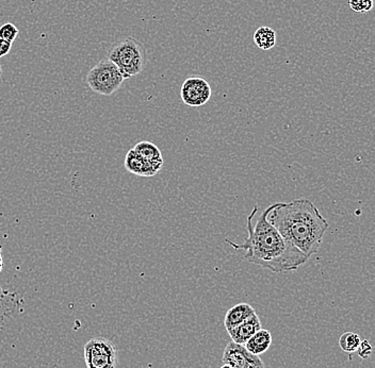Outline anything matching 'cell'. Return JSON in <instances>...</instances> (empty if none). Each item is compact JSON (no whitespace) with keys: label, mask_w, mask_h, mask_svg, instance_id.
<instances>
[{"label":"cell","mask_w":375,"mask_h":368,"mask_svg":"<svg viewBox=\"0 0 375 368\" xmlns=\"http://www.w3.org/2000/svg\"><path fill=\"white\" fill-rule=\"evenodd\" d=\"M222 361L233 368H264L259 356L247 352L243 345L229 342L224 349Z\"/></svg>","instance_id":"7"},{"label":"cell","mask_w":375,"mask_h":368,"mask_svg":"<svg viewBox=\"0 0 375 368\" xmlns=\"http://www.w3.org/2000/svg\"><path fill=\"white\" fill-rule=\"evenodd\" d=\"M258 210V205H255L247 216V236L245 242L236 244L226 239V243L236 251H243L247 262L277 274L293 272L304 265L310 257L280 235L266 218V209L260 214Z\"/></svg>","instance_id":"1"},{"label":"cell","mask_w":375,"mask_h":368,"mask_svg":"<svg viewBox=\"0 0 375 368\" xmlns=\"http://www.w3.org/2000/svg\"><path fill=\"white\" fill-rule=\"evenodd\" d=\"M11 48H12V43L0 38V58L5 57V55H8L10 50H11Z\"/></svg>","instance_id":"18"},{"label":"cell","mask_w":375,"mask_h":368,"mask_svg":"<svg viewBox=\"0 0 375 368\" xmlns=\"http://www.w3.org/2000/svg\"><path fill=\"white\" fill-rule=\"evenodd\" d=\"M351 9L357 13H367L373 9V0H349Z\"/></svg>","instance_id":"16"},{"label":"cell","mask_w":375,"mask_h":368,"mask_svg":"<svg viewBox=\"0 0 375 368\" xmlns=\"http://www.w3.org/2000/svg\"><path fill=\"white\" fill-rule=\"evenodd\" d=\"M1 73H3V71H1V67H0V77H1Z\"/></svg>","instance_id":"21"},{"label":"cell","mask_w":375,"mask_h":368,"mask_svg":"<svg viewBox=\"0 0 375 368\" xmlns=\"http://www.w3.org/2000/svg\"><path fill=\"white\" fill-rule=\"evenodd\" d=\"M220 368H233L231 366L227 365V364H224V365H222Z\"/></svg>","instance_id":"20"},{"label":"cell","mask_w":375,"mask_h":368,"mask_svg":"<svg viewBox=\"0 0 375 368\" xmlns=\"http://www.w3.org/2000/svg\"><path fill=\"white\" fill-rule=\"evenodd\" d=\"M266 218L286 241L309 257L318 253L330 227L312 201L304 198L270 205Z\"/></svg>","instance_id":"2"},{"label":"cell","mask_w":375,"mask_h":368,"mask_svg":"<svg viewBox=\"0 0 375 368\" xmlns=\"http://www.w3.org/2000/svg\"><path fill=\"white\" fill-rule=\"evenodd\" d=\"M124 165L129 172L140 177H154L157 174L148 161L144 160L133 148L127 152Z\"/></svg>","instance_id":"9"},{"label":"cell","mask_w":375,"mask_h":368,"mask_svg":"<svg viewBox=\"0 0 375 368\" xmlns=\"http://www.w3.org/2000/svg\"><path fill=\"white\" fill-rule=\"evenodd\" d=\"M87 368H115L119 352L115 345L105 338H91L83 347Z\"/></svg>","instance_id":"5"},{"label":"cell","mask_w":375,"mask_h":368,"mask_svg":"<svg viewBox=\"0 0 375 368\" xmlns=\"http://www.w3.org/2000/svg\"><path fill=\"white\" fill-rule=\"evenodd\" d=\"M212 87L206 79L191 77L183 81L181 89V98L185 106L200 108L212 98Z\"/></svg>","instance_id":"6"},{"label":"cell","mask_w":375,"mask_h":368,"mask_svg":"<svg viewBox=\"0 0 375 368\" xmlns=\"http://www.w3.org/2000/svg\"><path fill=\"white\" fill-rule=\"evenodd\" d=\"M137 152L142 157L144 160L148 161L155 172H159L163 166V158H162L161 151L156 145L152 144L148 141H142L133 147Z\"/></svg>","instance_id":"10"},{"label":"cell","mask_w":375,"mask_h":368,"mask_svg":"<svg viewBox=\"0 0 375 368\" xmlns=\"http://www.w3.org/2000/svg\"><path fill=\"white\" fill-rule=\"evenodd\" d=\"M108 59L119 67L124 79H128L143 71L146 61V52L139 41L127 38L117 43L111 48Z\"/></svg>","instance_id":"3"},{"label":"cell","mask_w":375,"mask_h":368,"mask_svg":"<svg viewBox=\"0 0 375 368\" xmlns=\"http://www.w3.org/2000/svg\"><path fill=\"white\" fill-rule=\"evenodd\" d=\"M254 314H256V311L252 306L245 303V302L238 303L235 307L228 310L226 313L225 319H224L225 328L237 326L239 323H243L249 317H253Z\"/></svg>","instance_id":"11"},{"label":"cell","mask_w":375,"mask_h":368,"mask_svg":"<svg viewBox=\"0 0 375 368\" xmlns=\"http://www.w3.org/2000/svg\"><path fill=\"white\" fill-rule=\"evenodd\" d=\"M356 352L361 359H368L369 356L372 354V345L368 340L361 341V344H359Z\"/></svg>","instance_id":"17"},{"label":"cell","mask_w":375,"mask_h":368,"mask_svg":"<svg viewBox=\"0 0 375 368\" xmlns=\"http://www.w3.org/2000/svg\"><path fill=\"white\" fill-rule=\"evenodd\" d=\"M123 75L119 67L109 59L102 60L90 69L87 76L89 88L96 94L110 96L120 90L123 84Z\"/></svg>","instance_id":"4"},{"label":"cell","mask_w":375,"mask_h":368,"mask_svg":"<svg viewBox=\"0 0 375 368\" xmlns=\"http://www.w3.org/2000/svg\"><path fill=\"white\" fill-rule=\"evenodd\" d=\"M254 42L262 50H270L275 46L276 34L270 27H260L254 34Z\"/></svg>","instance_id":"13"},{"label":"cell","mask_w":375,"mask_h":368,"mask_svg":"<svg viewBox=\"0 0 375 368\" xmlns=\"http://www.w3.org/2000/svg\"><path fill=\"white\" fill-rule=\"evenodd\" d=\"M272 342H273V338H272L270 331L262 328L257 331L243 346L251 354L260 356L270 348Z\"/></svg>","instance_id":"12"},{"label":"cell","mask_w":375,"mask_h":368,"mask_svg":"<svg viewBox=\"0 0 375 368\" xmlns=\"http://www.w3.org/2000/svg\"><path fill=\"white\" fill-rule=\"evenodd\" d=\"M262 328V323H260L258 315L254 314L253 317H249L243 323H239L237 326L226 328V331H227L228 335L231 336L234 343L245 345L257 331L260 330Z\"/></svg>","instance_id":"8"},{"label":"cell","mask_w":375,"mask_h":368,"mask_svg":"<svg viewBox=\"0 0 375 368\" xmlns=\"http://www.w3.org/2000/svg\"><path fill=\"white\" fill-rule=\"evenodd\" d=\"M1 246H0V272H1V269H3V257H1Z\"/></svg>","instance_id":"19"},{"label":"cell","mask_w":375,"mask_h":368,"mask_svg":"<svg viewBox=\"0 0 375 368\" xmlns=\"http://www.w3.org/2000/svg\"><path fill=\"white\" fill-rule=\"evenodd\" d=\"M19 29L12 23H5L0 27V38L13 43L19 36Z\"/></svg>","instance_id":"15"},{"label":"cell","mask_w":375,"mask_h":368,"mask_svg":"<svg viewBox=\"0 0 375 368\" xmlns=\"http://www.w3.org/2000/svg\"><path fill=\"white\" fill-rule=\"evenodd\" d=\"M361 341V336L357 333L345 332L341 334L339 338V346L347 354H354V352H356Z\"/></svg>","instance_id":"14"}]
</instances>
